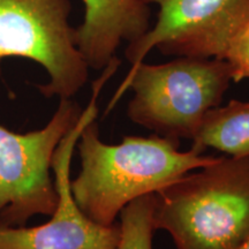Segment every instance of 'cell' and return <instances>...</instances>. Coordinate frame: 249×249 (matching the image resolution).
Returning <instances> with one entry per match:
<instances>
[{
	"label": "cell",
	"mask_w": 249,
	"mask_h": 249,
	"mask_svg": "<svg viewBox=\"0 0 249 249\" xmlns=\"http://www.w3.org/2000/svg\"><path fill=\"white\" fill-rule=\"evenodd\" d=\"M81 170L71 179V191L82 213L104 226L116 224L121 210L136 198L156 194L192 171L214 163L218 157L154 135L124 136L108 144L99 136L93 119L86 124L76 144Z\"/></svg>",
	"instance_id": "6da1fadb"
},
{
	"label": "cell",
	"mask_w": 249,
	"mask_h": 249,
	"mask_svg": "<svg viewBox=\"0 0 249 249\" xmlns=\"http://www.w3.org/2000/svg\"><path fill=\"white\" fill-rule=\"evenodd\" d=\"M155 229L177 249H236L249 238V157H218L156 193Z\"/></svg>",
	"instance_id": "7a4b0ae2"
},
{
	"label": "cell",
	"mask_w": 249,
	"mask_h": 249,
	"mask_svg": "<svg viewBox=\"0 0 249 249\" xmlns=\"http://www.w3.org/2000/svg\"><path fill=\"white\" fill-rule=\"evenodd\" d=\"M231 82L232 70L223 59L177 57L157 65L142 61L129 70L107 113L127 90H133L129 119L180 144V140L194 139L207 112L222 104Z\"/></svg>",
	"instance_id": "3957f363"
},
{
	"label": "cell",
	"mask_w": 249,
	"mask_h": 249,
	"mask_svg": "<svg viewBox=\"0 0 249 249\" xmlns=\"http://www.w3.org/2000/svg\"><path fill=\"white\" fill-rule=\"evenodd\" d=\"M71 0H0V77L8 58L44 68L49 81L36 88L45 98H73L89 77L70 22Z\"/></svg>",
	"instance_id": "277c9868"
},
{
	"label": "cell",
	"mask_w": 249,
	"mask_h": 249,
	"mask_svg": "<svg viewBox=\"0 0 249 249\" xmlns=\"http://www.w3.org/2000/svg\"><path fill=\"white\" fill-rule=\"evenodd\" d=\"M82 111L73 98L59 99L42 128L15 133L0 124V226H26L33 217L53 213L58 194L52 160Z\"/></svg>",
	"instance_id": "5b68a950"
},
{
	"label": "cell",
	"mask_w": 249,
	"mask_h": 249,
	"mask_svg": "<svg viewBox=\"0 0 249 249\" xmlns=\"http://www.w3.org/2000/svg\"><path fill=\"white\" fill-rule=\"evenodd\" d=\"M114 75L112 68L103 70L92 83L91 98L83 108L79 123L61 140L52 160L58 194L57 208L48 222L37 226H0V249H117L119 224L104 226L87 217L71 191V165L77 140L86 124L98 116V97Z\"/></svg>",
	"instance_id": "8992f818"
},
{
	"label": "cell",
	"mask_w": 249,
	"mask_h": 249,
	"mask_svg": "<svg viewBox=\"0 0 249 249\" xmlns=\"http://www.w3.org/2000/svg\"><path fill=\"white\" fill-rule=\"evenodd\" d=\"M158 6L155 24L128 43L130 70L151 50L165 55L223 59L227 44L249 21V0H144Z\"/></svg>",
	"instance_id": "52a82bcc"
},
{
	"label": "cell",
	"mask_w": 249,
	"mask_h": 249,
	"mask_svg": "<svg viewBox=\"0 0 249 249\" xmlns=\"http://www.w3.org/2000/svg\"><path fill=\"white\" fill-rule=\"evenodd\" d=\"M76 45L89 68L103 71L117 57L121 42L132 43L150 29L151 9L144 0H82Z\"/></svg>",
	"instance_id": "ba28073f"
},
{
	"label": "cell",
	"mask_w": 249,
	"mask_h": 249,
	"mask_svg": "<svg viewBox=\"0 0 249 249\" xmlns=\"http://www.w3.org/2000/svg\"><path fill=\"white\" fill-rule=\"evenodd\" d=\"M192 142L201 154L214 149L230 157H249V101L232 99L208 111Z\"/></svg>",
	"instance_id": "9c48e42d"
},
{
	"label": "cell",
	"mask_w": 249,
	"mask_h": 249,
	"mask_svg": "<svg viewBox=\"0 0 249 249\" xmlns=\"http://www.w3.org/2000/svg\"><path fill=\"white\" fill-rule=\"evenodd\" d=\"M156 194L136 198L119 213L120 236L117 249H152Z\"/></svg>",
	"instance_id": "30bf717a"
},
{
	"label": "cell",
	"mask_w": 249,
	"mask_h": 249,
	"mask_svg": "<svg viewBox=\"0 0 249 249\" xmlns=\"http://www.w3.org/2000/svg\"><path fill=\"white\" fill-rule=\"evenodd\" d=\"M223 60L231 67L233 82L249 79V21L230 40Z\"/></svg>",
	"instance_id": "8fae6325"
},
{
	"label": "cell",
	"mask_w": 249,
	"mask_h": 249,
	"mask_svg": "<svg viewBox=\"0 0 249 249\" xmlns=\"http://www.w3.org/2000/svg\"><path fill=\"white\" fill-rule=\"evenodd\" d=\"M236 249H249V238L240 246V247H238Z\"/></svg>",
	"instance_id": "7c38bea8"
}]
</instances>
